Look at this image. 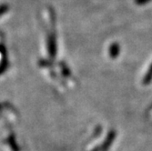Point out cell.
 <instances>
[{
	"label": "cell",
	"instance_id": "cell-3",
	"mask_svg": "<svg viewBox=\"0 0 152 151\" xmlns=\"http://www.w3.org/2000/svg\"><path fill=\"white\" fill-rule=\"evenodd\" d=\"M8 10V7L7 5H3L0 7V16L2 15V14H4L5 12H7Z\"/></svg>",
	"mask_w": 152,
	"mask_h": 151
},
{
	"label": "cell",
	"instance_id": "cell-2",
	"mask_svg": "<svg viewBox=\"0 0 152 151\" xmlns=\"http://www.w3.org/2000/svg\"><path fill=\"white\" fill-rule=\"evenodd\" d=\"M7 60L5 61H3L2 62V64H1V66H0V75H1L6 69H7Z\"/></svg>",
	"mask_w": 152,
	"mask_h": 151
},
{
	"label": "cell",
	"instance_id": "cell-1",
	"mask_svg": "<svg viewBox=\"0 0 152 151\" xmlns=\"http://www.w3.org/2000/svg\"><path fill=\"white\" fill-rule=\"evenodd\" d=\"M48 52L50 53L51 57L54 58L56 56L57 53V45H56V38L53 35H51V36L48 39Z\"/></svg>",
	"mask_w": 152,
	"mask_h": 151
}]
</instances>
